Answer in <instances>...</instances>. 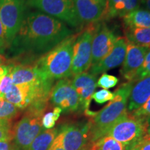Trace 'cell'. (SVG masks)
<instances>
[{
	"label": "cell",
	"mask_w": 150,
	"mask_h": 150,
	"mask_svg": "<svg viewBox=\"0 0 150 150\" xmlns=\"http://www.w3.org/2000/svg\"><path fill=\"white\" fill-rule=\"evenodd\" d=\"M46 109L28 107L21 119L13 127V137L19 150H27L32 142L45 129L42 118Z\"/></svg>",
	"instance_id": "cell-4"
},
{
	"label": "cell",
	"mask_w": 150,
	"mask_h": 150,
	"mask_svg": "<svg viewBox=\"0 0 150 150\" xmlns=\"http://www.w3.org/2000/svg\"><path fill=\"white\" fill-rule=\"evenodd\" d=\"M147 123L148 127H150V117L148 118V120H147Z\"/></svg>",
	"instance_id": "cell-40"
},
{
	"label": "cell",
	"mask_w": 150,
	"mask_h": 150,
	"mask_svg": "<svg viewBox=\"0 0 150 150\" xmlns=\"http://www.w3.org/2000/svg\"><path fill=\"white\" fill-rule=\"evenodd\" d=\"M141 0H107L104 20L122 18L140 8Z\"/></svg>",
	"instance_id": "cell-18"
},
{
	"label": "cell",
	"mask_w": 150,
	"mask_h": 150,
	"mask_svg": "<svg viewBox=\"0 0 150 150\" xmlns=\"http://www.w3.org/2000/svg\"><path fill=\"white\" fill-rule=\"evenodd\" d=\"M124 27L150 28V11L138 8L122 17Z\"/></svg>",
	"instance_id": "cell-20"
},
{
	"label": "cell",
	"mask_w": 150,
	"mask_h": 150,
	"mask_svg": "<svg viewBox=\"0 0 150 150\" xmlns=\"http://www.w3.org/2000/svg\"><path fill=\"white\" fill-rule=\"evenodd\" d=\"M134 83L127 81L122 84L113 93L114 98L93 117L90 118L88 122L91 146L106 136L112 125L127 113V103Z\"/></svg>",
	"instance_id": "cell-2"
},
{
	"label": "cell",
	"mask_w": 150,
	"mask_h": 150,
	"mask_svg": "<svg viewBox=\"0 0 150 150\" xmlns=\"http://www.w3.org/2000/svg\"><path fill=\"white\" fill-rule=\"evenodd\" d=\"M97 23L88 24L79 31L73 45L72 76L86 72L91 67L92 43Z\"/></svg>",
	"instance_id": "cell-7"
},
{
	"label": "cell",
	"mask_w": 150,
	"mask_h": 150,
	"mask_svg": "<svg viewBox=\"0 0 150 150\" xmlns=\"http://www.w3.org/2000/svg\"><path fill=\"white\" fill-rule=\"evenodd\" d=\"M78 18L83 25L104 20L106 8L95 0H72Z\"/></svg>",
	"instance_id": "cell-16"
},
{
	"label": "cell",
	"mask_w": 150,
	"mask_h": 150,
	"mask_svg": "<svg viewBox=\"0 0 150 150\" xmlns=\"http://www.w3.org/2000/svg\"><path fill=\"white\" fill-rule=\"evenodd\" d=\"M114 98V93L108 90L103 89L101 91L95 92L93 93L92 99H93L99 104H102L108 101H111Z\"/></svg>",
	"instance_id": "cell-28"
},
{
	"label": "cell",
	"mask_w": 150,
	"mask_h": 150,
	"mask_svg": "<svg viewBox=\"0 0 150 150\" xmlns=\"http://www.w3.org/2000/svg\"><path fill=\"white\" fill-rule=\"evenodd\" d=\"M0 97H1V96H0Z\"/></svg>",
	"instance_id": "cell-41"
},
{
	"label": "cell",
	"mask_w": 150,
	"mask_h": 150,
	"mask_svg": "<svg viewBox=\"0 0 150 150\" xmlns=\"http://www.w3.org/2000/svg\"><path fill=\"white\" fill-rule=\"evenodd\" d=\"M28 8L61 20L70 27L81 30L83 24L78 18L72 0H23Z\"/></svg>",
	"instance_id": "cell-6"
},
{
	"label": "cell",
	"mask_w": 150,
	"mask_h": 150,
	"mask_svg": "<svg viewBox=\"0 0 150 150\" xmlns=\"http://www.w3.org/2000/svg\"><path fill=\"white\" fill-rule=\"evenodd\" d=\"M150 76V50L146 54L143 63L134 77V82Z\"/></svg>",
	"instance_id": "cell-25"
},
{
	"label": "cell",
	"mask_w": 150,
	"mask_h": 150,
	"mask_svg": "<svg viewBox=\"0 0 150 150\" xmlns=\"http://www.w3.org/2000/svg\"><path fill=\"white\" fill-rule=\"evenodd\" d=\"M90 150H129L121 142L106 136L97 140L91 146Z\"/></svg>",
	"instance_id": "cell-22"
},
{
	"label": "cell",
	"mask_w": 150,
	"mask_h": 150,
	"mask_svg": "<svg viewBox=\"0 0 150 150\" xmlns=\"http://www.w3.org/2000/svg\"><path fill=\"white\" fill-rule=\"evenodd\" d=\"M124 33L128 42L150 50V28L124 27Z\"/></svg>",
	"instance_id": "cell-19"
},
{
	"label": "cell",
	"mask_w": 150,
	"mask_h": 150,
	"mask_svg": "<svg viewBox=\"0 0 150 150\" xmlns=\"http://www.w3.org/2000/svg\"><path fill=\"white\" fill-rule=\"evenodd\" d=\"M10 72L14 85L34 83L48 79L39 70L34 62L11 63Z\"/></svg>",
	"instance_id": "cell-14"
},
{
	"label": "cell",
	"mask_w": 150,
	"mask_h": 150,
	"mask_svg": "<svg viewBox=\"0 0 150 150\" xmlns=\"http://www.w3.org/2000/svg\"><path fill=\"white\" fill-rule=\"evenodd\" d=\"M73 33L61 20L29 8L9 52L15 57L24 58V62H34Z\"/></svg>",
	"instance_id": "cell-1"
},
{
	"label": "cell",
	"mask_w": 150,
	"mask_h": 150,
	"mask_svg": "<svg viewBox=\"0 0 150 150\" xmlns=\"http://www.w3.org/2000/svg\"><path fill=\"white\" fill-rule=\"evenodd\" d=\"M150 97V76L135 82L127 103L128 113L141 107Z\"/></svg>",
	"instance_id": "cell-17"
},
{
	"label": "cell",
	"mask_w": 150,
	"mask_h": 150,
	"mask_svg": "<svg viewBox=\"0 0 150 150\" xmlns=\"http://www.w3.org/2000/svg\"><path fill=\"white\" fill-rule=\"evenodd\" d=\"M49 150H65V149H63V148L57 142L55 141V140H54L53 143H52V146L50 147Z\"/></svg>",
	"instance_id": "cell-35"
},
{
	"label": "cell",
	"mask_w": 150,
	"mask_h": 150,
	"mask_svg": "<svg viewBox=\"0 0 150 150\" xmlns=\"http://www.w3.org/2000/svg\"><path fill=\"white\" fill-rule=\"evenodd\" d=\"M97 76L84 72L71 78L73 87L77 93L80 100L81 112L89 110L92 96L97 88Z\"/></svg>",
	"instance_id": "cell-13"
},
{
	"label": "cell",
	"mask_w": 150,
	"mask_h": 150,
	"mask_svg": "<svg viewBox=\"0 0 150 150\" xmlns=\"http://www.w3.org/2000/svg\"><path fill=\"white\" fill-rule=\"evenodd\" d=\"M13 83L12 76L9 71L4 76H3L0 81V96L4 97L6 93H7L12 88Z\"/></svg>",
	"instance_id": "cell-30"
},
{
	"label": "cell",
	"mask_w": 150,
	"mask_h": 150,
	"mask_svg": "<svg viewBox=\"0 0 150 150\" xmlns=\"http://www.w3.org/2000/svg\"><path fill=\"white\" fill-rule=\"evenodd\" d=\"M149 49L127 42L126 56L120 69V74L128 81H134Z\"/></svg>",
	"instance_id": "cell-15"
},
{
	"label": "cell",
	"mask_w": 150,
	"mask_h": 150,
	"mask_svg": "<svg viewBox=\"0 0 150 150\" xmlns=\"http://www.w3.org/2000/svg\"><path fill=\"white\" fill-rule=\"evenodd\" d=\"M7 49H8V46L7 44L4 29L2 24L0 21V54H2V55L4 54Z\"/></svg>",
	"instance_id": "cell-31"
},
{
	"label": "cell",
	"mask_w": 150,
	"mask_h": 150,
	"mask_svg": "<svg viewBox=\"0 0 150 150\" xmlns=\"http://www.w3.org/2000/svg\"><path fill=\"white\" fill-rule=\"evenodd\" d=\"M59 133V128L45 129L35 138L27 150H49Z\"/></svg>",
	"instance_id": "cell-21"
},
{
	"label": "cell",
	"mask_w": 150,
	"mask_h": 150,
	"mask_svg": "<svg viewBox=\"0 0 150 150\" xmlns=\"http://www.w3.org/2000/svg\"><path fill=\"white\" fill-rule=\"evenodd\" d=\"M28 9L23 0H0V21L8 48L21 27Z\"/></svg>",
	"instance_id": "cell-9"
},
{
	"label": "cell",
	"mask_w": 150,
	"mask_h": 150,
	"mask_svg": "<svg viewBox=\"0 0 150 150\" xmlns=\"http://www.w3.org/2000/svg\"><path fill=\"white\" fill-rule=\"evenodd\" d=\"M78 33L67 37L35 61V65L45 77L54 81L72 77L73 45Z\"/></svg>",
	"instance_id": "cell-3"
},
{
	"label": "cell",
	"mask_w": 150,
	"mask_h": 150,
	"mask_svg": "<svg viewBox=\"0 0 150 150\" xmlns=\"http://www.w3.org/2000/svg\"><path fill=\"white\" fill-rule=\"evenodd\" d=\"M50 102L65 113L81 112L79 97L73 87L71 78L60 79L54 84L50 92Z\"/></svg>",
	"instance_id": "cell-10"
},
{
	"label": "cell",
	"mask_w": 150,
	"mask_h": 150,
	"mask_svg": "<svg viewBox=\"0 0 150 150\" xmlns=\"http://www.w3.org/2000/svg\"><path fill=\"white\" fill-rule=\"evenodd\" d=\"M143 138H145V139H146V140H150V127H148L147 133H146V134L145 135V136H144Z\"/></svg>",
	"instance_id": "cell-38"
},
{
	"label": "cell",
	"mask_w": 150,
	"mask_h": 150,
	"mask_svg": "<svg viewBox=\"0 0 150 150\" xmlns=\"http://www.w3.org/2000/svg\"><path fill=\"white\" fill-rule=\"evenodd\" d=\"M11 70V63H5V64L0 65V76H5L7 73H8Z\"/></svg>",
	"instance_id": "cell-34"
},
{
	"label": "cell",
	"mask_w": 150,
	"mask_h": 150,
	"mask_svg": "<svg viewBox=\"0 0 150 150\" xmlns=\"http://www.w3.org/2000/svg\"><path fill=\"white\" fill-rule=\"evenodd\" d=\"M54 140L65 150H90L91 142L88 121L63 125L59 128Z\"/></svg>",
	"instance_id": "cell-8"
},
{
	"label": "cell",
	"mask_w": 150,
	"mask_h": 150,
	"mask_svg": "<svg viewBox=\"0 0 150 150\" xmlns=\"http://www.w3.org/2000/svg\"><path fill=\"white\" fill-rule=\"evenodd\" d=\"M141 4L147 8V10L150 11V0H141Z\"/></svg>",
	"instance_id": "cell-36"
},
{
	"label": "cell",
	"mask_w": 150,
	"mask_h": 150,
	"mask_svg": "<svg viewBox=\"0 0 150 150\" xmlns=\"http://www.w3.org/2000/svg\"><path fill=\"white\" fill-rule=\"evenodd\" d=\"M13 139L12 121L0 119V140Z\"/></svg>",
	"instance_id": "cell-27"
},
{
	"label": "cell",
	"mask_w": 150,
	"mask_h": 150,
	"mask_svg": "<svg viewBox=\"0 0 150 150\" xmlns=\"http://www.w3.org/2000/svg\"><path fill=\"white\" fill-rule=\"evenodd\" d=\"M127 41L125 37H117L112 50L98 63L90 67V73L97 76L120 65L125 61Z\"/></svg>",
	"instance_id": "cell-12"
},
{
	"label": "cell",
	"mask_w": 150,
	"mask_h": 150,
	"mask_svg": "<svg viewBox=\"0 0 150 150\" xmlns=\"http://www.w3.org/2000/svg\"><path fill=\"white\" fill-rule=\"evenodd\" d=\"M6 63V59L2 54H0V65Z\"/></svg>",
	"instance_id": "cell-37"
},
{
	"label": "cell",
	"mask_w": 150,
	"mask_h": 150,
	"mask_svg": "<svg viewBox=\"0 0 150 150\" xmlns=\"http://www.w3.org/2000/svg\"><path fill=\"white\" fill-rule=\"evenodd\" d=\"M95 1H97V2H98L99 4H101L103 6L105 7L106 8V1L107 0H95Z\"/></svg>",
	"instance_id": "cell-39"
},
{
	"label": "cell",
	"mask_w": 150,
	"mask_h": 150,
	"mask_svg": "<svg viewBox=\"0 0 150 150\" xmlns=\"http://www.w3.org/2000/svg\"><path fill=\"white\" fill-rule=\"evenodd\" d=\"M62 110L61 108L55 106L54 108L53 111L48 112L44 114L42 118V127L45 129H53L55 126L56 122L59 120L61 115Z\"/></svg>",
	"instance_id": "cell-24"
},
{
	"label": "cell",
	"mask_w": 150,
	"mask_h": 150,
	"mask_svg": "<svg viewBox=\"0 0 150 150\" xmlns=\"http://www.w3.org/2000/svg\"><path fill=\"white\" fill-rule=\"evenodd\" d=\"M131 150H150V140L144 138Z\"/></svg>",
	"instance_id": "cell-33"
},
{
	"label": "cell",
	"mask_w": 150,
	"mask_h": 150,
	"mask_svg": "<svg viewBox=\"0 0 150 150\" xmlns=\"http://www.w3.org/2000/svg\"><path fill=\"white\" fill-rule=\"evenodd\" d=\"M147 129V122L127 112L112 125L106 136L114 138L131 150L142 140Z\"/></svg>",
	"instance_id": "cell-5"
},
{
	"label": "cell",
	"mask_w": 150,
	"mask_h": 150,
	"mask_svg": "<svg viewBox=\"0 0 150 150\" xmlns=\"http://www.w3.org/2000/svg\"><path fill=\"white\" fill-rule=\"evenodd\" d=\"M21 109L0 97V119L12 121L20 115Z\"/></svg>",
	"instance_id": "cell-23"
},
{
	"label": "cell",
	"mask_w": 150,
	"mask_h": 150,
	"mask_svg": "<svg viewBox=\"0 0 150 150\" xmlns=\"http://www.w3.org/2000/svg\"><path fill=\"white\" fill-rule=\"evenodd\" d=\"M119 82L117 77L113 75L108 74L107 73H103L100 78L97 82V86L102 88L108 90L115 87Z\"/></svg>",
	"instance_id": "cell-26"
},
{
	"label": "cell",
	"mask_w": 150,
	"mask_h": 150,
	"mask_svg": "<svg viewBox=\"0 0 150 150\" xmlns=\"http://www.w3.org/2000/svg\"><path fill=\"white\" fill-rule=\"evenodd\" d=\"M117 35L104 22H98L92 43L91 66L98 63L111 51Z\"/></svg>",
	"instance_id": "cell-11"
},
{
	"label": "cell",
	"mask_w": 150,
	"mask_h": 150,
	"mask_svg": "<svg viewBox=\"0 0 150 150\" xmlns=\"http://www.w3.org/2000/svg\"><path fill=\"white\" fill-rule=\"evenodd\" d=\"M0 150H19L13 140H0Z\"/></svg>",
	"instance_id": "cell-32"
},
{
	"label": "cell",
	"mask_w": 150,
	"mask_h": 150,
	"mask_svg": "<svg viewBox=\"0 0 150 150\" xmlns=\"http://www.w3.org/2000/svg\"><path fill=\"white\" fill-rule=\"evenodd\" d=\"M129 114L135 117L147 122L148 118L150 117V97L141 107Z\"/></svg>",
	"instance_id": "cell-29"
}]
</instances>
